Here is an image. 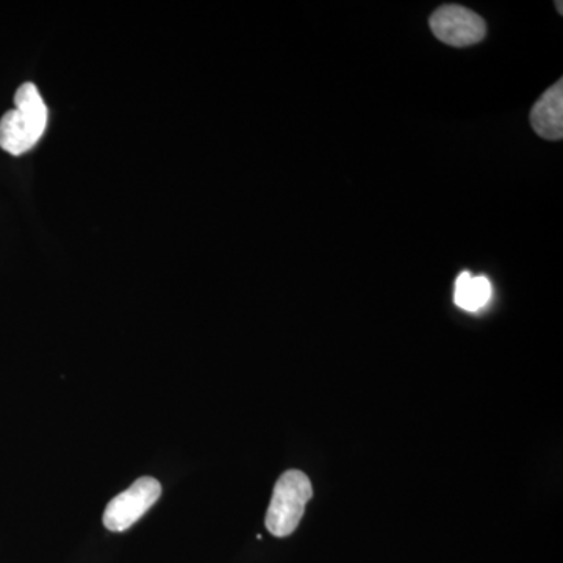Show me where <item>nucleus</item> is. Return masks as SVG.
I'll return each instance as SVG.
<instances>
[{"label":"nucleus","instance_id":"6","mask_svg":"<svg viewBox=\"0 0 563 563\" xmlns=\"http://www.w3.org/2000/svg\"><path fill=\"white\" fill-rule=\"evenodd\" d=\"M492 284L487 277H473L470 273H462L455 280L454 302L463 310L476 312L490 301Z\"/></svg>","mask_w":563,"mask_h":563},{"label":"nucleus","instance_id":"2","mask_svg":"<svg viewBox=\"0 0 563 563\" xmlns=\"http://www.w3.org/2000/svg\"><path fill=\"white\" fill-rule=\"evenodd\" d=\"M313 488L307 474L290 470L279 477L274 487L265 525L274 537H288L298 529Z\"/></svg>","mask_w":563,"mask_h":563},{"label":"nucleus","instance_id":"3","mask_svg":"<svg viewBox=\"0 0 563 563\" xmlns=\"http://www.w3.org/2000/svg\"><path fill=\"white\" fill-rule=\"evenodd\" d=\"M162 485L154 477H140L128 490L114 496L103 512V526L111 532L132 528L158 501Z\"/></svg>","mask_w":563,"mask_h":563},{"label":"nucleus","instance_id":"4","mask_svg":"<svg viewBox=\"0 0 563 563\" xmlns=\"http://www.w3.org/2000/svg\"><path fill=\"white\" fill-rule=\"evenodd\" d=\"M431 31L442 43L468 47L485 38L487 27L479 14L462 5H443L429 20Z\"/></svg>","mask_w":563,"mask_h":563},{"label":"nucleus","instance_id":"7","mask_svg":"<svg viewBox=\"0 0 563 563\" xmlns=\"http://www.w3.org/2000/svg\"><path fill=\"white\" fill-rule=\"evenodd\" d=\"M558 7H559V13H561V14H562V2H559V3H558Z\"/></svg>","mask_w":563,"mask_h":563},{"label":"nucleus","instance_id":"5","mask_svg":"<svg viewBox=\"0 0 563 563\" xmlns=\"http://www.w3.org/2000/svg\"><path fill=\"white\" fill-rule=\"evenodd\" d=\"M531 125L544 140L559 141L563 136V84L559 80L544 91L531 111Z\"/></svg>","mask_w":563,"mask_h":563},{"label":"nucleus","instance_id":"1","mask_svg":"<svg viewBox=\"0 0 563 563\" xmlns=\"http://www.w3.org/2000/svg\"><path fill=\"white\" fill-rule=\"evenodd\" d=\"M14 106L16 109L7 111L0 120V150L18 157L33 150L44 135L49 111L31 81L18 88Z\"/></svg>","mask_w":563,"mask_h":563}]
</instances>
